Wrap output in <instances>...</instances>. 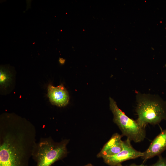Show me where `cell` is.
I'll list each match as a JSON object with an SVG mask.
<instances>
[{
	"instance_id": "52a82bcc",
	"label": "cell",
	"mask_w": 166,
	"mask_h": 166,
	"mask_svg": "<svg viewBox=\"0 0 166 166\" xmlns=\"http://www.w3.org/2000/svg\"><path fill=\"white\" fill-rule=\"evenodd\" d=\"M122 136L117 133L114 134L97 154V157L113 156L121 151L124 147V141L121 140Z\"/></svg>"
},
{
	"instance_id": "9c48e42d",
	"label": "cell",
	"mask_w": 166,
	"mask_h": 166,
	"mask_svg": "<svg viewBox=\"0 0 166 166\" xmlns=\"http://www.w3.org/2000/svg\"><path fill=\"white\" fill-rule=\"evenodd\" d=\"M158 157L157 161L150 166H166V158L162 157L161 155Z\"/></svg>"
},
{
	"instance_id": "8fae6325",
	"label": "cell",
	"mask_w": 166,
	"mask_h": 166,
	"mask_svg": "<svg viewBox=\"0 0 166 166\" xmlns=\"http://www.w3.org/2000/svg\"><path fill=\"white\" fill-rule=\"evenodd\" d=\"M65 60L61 58H60L59 59V62L62 64H63L65 62Z\"/></svg>"
},
{
	"instance_id": "ba28073f",
	"label": "cell",
	"mask_w": 166,
	"mask_h": 166,
	"mask_svg": "<svg viewBox=\"0 0 166 166\" xmlns=\"http://www.w3.org/2000/svg\"><path fill=\"white\" fill-rule=\"evenodd\" d=\"M8 71L4 68L1 67L0 72V85L2 86H6L8 84L10 77Z\"/></svg>"
},
{
	"instance_id": "3957f363",
	"label": "cell",
	"mask_w": 166,
	"mask_h": 166,
	"mask_svg": "<svg viewBox=\"0 0 166 166\" xmlns=\"http://www.w3.org/2000/svg\"><path fill=\"white\" fill-rule=\"evenodd\" d=\"M109 101L110 109L113 116V122L118 127L122 135L135 143L144 140L146 135L145 128L141 127L136 120L128 117L119 108L113 98L110 97Z\"/></svg>"
},
{
	"instance_id": "7c38bea8",
	"label": "cell",
	"mask_w": 166,
	"mask_h": 166,
	"mask_svg": "<svg viewBox=\"0 0 166 166\" xmlns=\"http://www.w3.org/2000/svg\"><path fill=\"white\" fill-rule=\"evenodd\" d=\"M84 166H94L90 164H89Z\"/></svg>"
},
{
	"instance_id": "6da1fadb",
	"label": "cell",
	"mask_w": 166,
	"mask_h": 166,
	"mask_svg": "<svg viewBox=\"0 0 166 166\" xmlns=\"http://www.w3.org/2000/svg\"><path fill=\"white\" fill-rule=\"evenodd\" d=\"M136 112L138 124L145 128L148 124L155 125L166 120V103L151 95H140L137 97Z\"/></svg>"
},
{
	"instance_id": "30bf717a",
	"label": "cell",
	"mask_w": 166,
	"mask_h": 166,
	"mask_svg": "<svg viewBox=\"0 0 166 166\" xmlns=\"http://www.w3.org/2000/svg\"><path fill=\"white\" fill-rule=\"evenodd\" d=\"M118 166H147L143 164H139V165H137L135 164H133L128 166H127V165L123 166V165H122V164H121L120 165H119Z\"/></svg>"
},
{
	"instance_id": "7a4b0ae2",
	"label": "cell",
	"mask_w": 166,
	"mask_h": 166,
	"mask_svg": "<svg viewBox=\"0 0 166 166\" xmlns=\"http://www.w3.org/2000/svg\"><path fill=\"white\" fill-rule=\"evenodd\" d=\"M68 142V140L55 142L50 137L41 139L36 143L32 153L36 166H50L65 157L67 153Z\"/></svg>"
},
{
	"instance_id": "5b68a950",
	"label": "cell",
	"mask_w": 166,
	"mask_h": 166,
	"mask_svg": "<svg viewBox=\"0 0 166 166\" xmlns=\"http://www.w3.org/2000/svg\"><path fill=\"white\" fill-rule=\"evenodd\" d=\"M166 150V129L162 130L153 140L141 158L145 162L159 156Z\"/></svg>"
},
{
	"instance_id": "8992f818",
	"label": "cell",
	"mask_w": 166,
	"mask_h": 166,
	"mask_svg": "<svg viewBox=\"0 0 166 166\" xmlns=\"http://www.w3.org/2000/svg\"><path fill=\"white\" fill-rule=\"evenodd\" d=\"M48 95L50 102L53 105L63 107L66 106L69 103L68 93L62 84L57 87L49 85Z\"/></svg>"
},
{
	"instance_id": "277c9868",
	"label": "cell",
	"mask_w": 166,
	"mask_h": 166,
	"mask_svg": "<svg viewBox=\"0 0 166 166\" xmlns=\"http://www.w3.org/2000/svg\"><path fill=\"white\" fill-rule=\"evenodd\" d=\"M130 141L128 138L124 141L123 149L118 153L102 158L104 162L110 166H118L125 161L142 157L143 152L134 149L131 145Z\"/></svg>"
}]
</instances>
